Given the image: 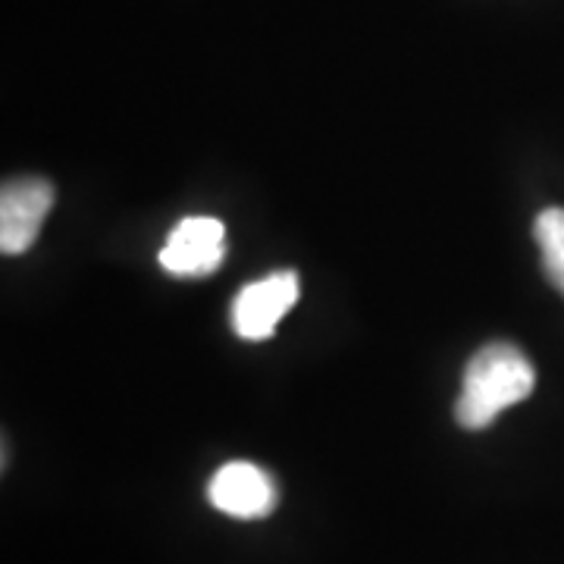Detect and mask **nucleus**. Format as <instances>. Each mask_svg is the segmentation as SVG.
I'll return each mask as SVG.
<instances>
[{
	"label": "nucleus",
	"mask_w": 564,
	"mask_h": 564,
	"mask_svg": "<svg viewBox=\"0 0 564 564\" xmlns=\"http://www.w3.org/2000/svg\"><path fill=\"white\" fill-rule=\"evenodd\" d=\"M54 207V185L39 176H22L0 192V248L3 254H22L39 239L41 226Z\"/></svg>",
	"instance_id": "7ed1b4c3"
},
{
	"label": "nucleus",
	"mask_w": 564,
	"mask_h": 564,
	"mask_svg": "<svg viewBox=\"0 0 564 564\" xmlns=\"http://www.w3.org/2000/svg\"><path fill=\"white\" fill-rule=\"evenodd\" d=\"M295 302H299V276L292 270H280L270 273L267 280L248 282L232 302V329L248 343L270 339Z\"/></svg>",
	"instance_id": "f03ea898"
},
{
	"label": "nucleus",
	"mask_w": 564,
	"mask_h": 564,
	"mask_svg": "<svg viewBox=\"0 0 564 564\" xmlns=\"http://www.w3.org/2000/svg\"><path fill=\"white\" fill-rule=\"evenodd\" d=\"M226 254V226L214 217H185L170 232L161 251V267L173 276H207Z\"/></svg>",
	"instance_id": "39448f33"
},
{
	"label": "nucleus",
	"mask_w": 564,
	"mask_h": 564,
	"mask_svg": "<svg viewBox=\"0 0 564 564\" xmlns=\"http://www.w3.org/2000/svg\"><path fill=\"white\" fill-rule=\"evenodd\" d=\"M210 505L239 521H261L276 508L273 477L251 462H229L207 484Z\"/></svg>",
	"instance_id": "20e7f679"
},
{
	"label": "nucleus",
	"mask_w": 564,
	"mask_h": 564,
	"mask_svg": "<svg viewBox=\"0 0 564 564\" xmlns=\"http://www.w3.org/2000/svg\"><path fill=\"white\" fill-rule=\"evenodd\" d=\"M536 386L533 364L518 345H484L464 370L462 395L455 402V421L464 430L492 426L505 408L524 402Z\"/></svg>",
	"instance_id": "f257e3e1"
},
{
	"label": "nucleus",
	"mask_w": 564,
	"mask_h": 564,
	"mask_svg": "<svg viewBox=\"0 0 564 564\" xmlns=\"http://www.w3.org/2000/svg\"><path fill=\"white\" fill-rule=\"evenodd\" d=\"M533 239L543 254L545 276L564 295V207H545L533 223Z\"/></svg>",
	"instance_id": "423d86ee"
}]
</instances>
